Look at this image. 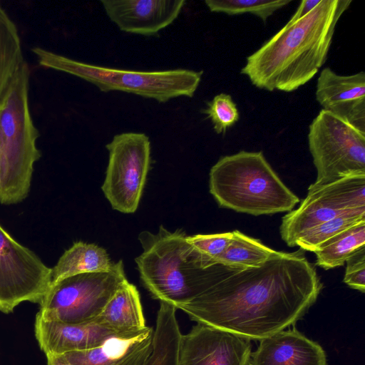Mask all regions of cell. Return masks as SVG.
I'll return each mask as SVG.
<instances>
[{
	"label": "cell",
	"mask_w": 365,
	"mask_h": 365,
	"mask_svg": "<svg viewBox=\"0 0 365 365\" xmlns=\"http://www.w3.org/2000/svg\"><path fill=\"white\" fill-rule=\"evenodd\" d=\"M304 252L275 251L250 268L209 262L202 269L200 294L180 309L197 323L250 340L269 336L299 319L322 289Z\"/></svg>",
	"instance_id": "cell-1"
},
{
	"label": "cell",
	"mask_w": 365,
	"mask_h": 365,
	"mask_svg": "<svg viewBox=\"0 0 365 365\" xmlns=\"http://www.w3.org/2000/svg\"><path fill=\"white\" fill-rule=\"evenodd\" d=\"M351 0H321L307 15L287 24L247 58L241 73L269 91L292 92L309 81L324 65L336 25Z\"/></svg>",
	"instance_id": "cell-2"
},
{
	"label": "cell",
	"mask_w": 365,
	"mask_h": 365,
	"mask_svg": "<svg viewBox=\"0 0 365 365\" xmlns=\"http://www.w3.org/2000/svg\"><path fill=\"white\" fill-rule=\"evenodd\" d=\"M209 188L220 207L255 216L289 212L300 201L261 151L220 158L210 169Z\"/></svg>",
	"instance_id": "cell-3"
},
{
	"label": "cell",
	"mask_w": 365,
	"mask_h": 365,
	"mask_svg": "<svg viewBox=\"0 0 365 365\" xmlns=\"http://www.w3.org/2000/svg\"><path fill=\"white\" fill-rule=\"evenodd\" d=\"M29 74L24 61L0 106V203L4 205L26 198L34 163L41 158L39 133L29 106Z\"/></svg>",
	"instance_id": "cell-4"
},
{
	"label": "cell",
	"mask_w": 365,
	"mask_h": 365,
	"mask_svg": "<svg viewBox=\"0 0 365 365\" xmlns=\"http://www.w3.org/2000/svg\"><path fill=\"white\" fill-rule=\"evenodd\" d=\"M185 231L170 232L163 225L156 234L143 231V252L135 259L140 280L153 298L177 309L199 293L203 259L187 242Z\"/></svg>",
	"instance_id": "cell-5"
},
{
	"label": "cell",
	"mask_w": 365,
	"mask_h": 365,
	"mask_svg": "<svg viewBox=\"0 0 365 365\" xmlns=\"http://www.w3.org/2000/svg\"><path fill=\"white\" fill-rule=\"evenodd\" d=\"M38 63L77 76L101 91H121L165 103L172 98L192 97L202 71L177 68L140 71L99 66L80 62L40 47L32 49Z\"/></svg>",
	"instance_id": "cell-6"
},
{
	"label": "cell",
	"mask_w": 365,
	"mask_h": 365,
	"mask_svg": "<svg viewBox=\"0 0 365 365\" xmlns=\"http://www.w3.org/2000/svg\"><path fill=\"white\" fill-rule=\"evenodd\" d=\"M125 280L121 259L108 272L61 279L50 284L37 314L46 320L68 324L93 321Z\"/></svg>",
	"instance_id": "cell-7"
},
{
	"label": "cell",
	"mask_w": 365,
	"mask_h": 365,
	"mask_svg": "<svg viewBox=\"0 0 365 365\" xmlns=\"http://www.w3.org/2000/svg\"><path fill=\"white\" fill-rule=\"evenodd\" d=\"M309 148L317 178L308 189L365 174V133L322 109L309 128Z\"/></svg>",
	"instance_id": "cell-8"
},
{
	"label": "cell",
	"mask_w": 365,
	"mask_h": 365,
	"mask_svg": "<svg viewBox=\"0 0 365 365\" xmlns=\"http://www.w3.org/2000/svg\"><path fill=\"white\" fill-rule=\"evenodd\" d=\"M108 164L101 190L112 208L131 214L139 205L150 165V141L143 133L115 135L106 145Z\"/></svg>",
	"instance_id": "cell-9"
},
{
	"label": "cell",
	"mask_w": 365,
	"mask_h": 365,
	"mask_svg": "<svg viewBox=\"0 0 365 365\" xmlns=\"http://www.w3.org/2000/svg\"><path fill=\"white\" fill-rule=\"evenodd\" d=\"M365 210V174L308 189L299 206L282 218L279 233L289 247L312 228L349 212Z\"/></svg>",
	"instance_id": "cell-10"
},
{
	"label": "cell",
	"mask_w": 365,
	"mask_h": 365,
	"mask_svg": "<svg viewBox=\"0 0 365 365\" xmlns=\"http://www.w3.org/2000/svg\"><path fill=\"white\" fill-rule=\"evenodd\" d=\"M51 284V268L0 225V311L23 302L40 303Z\"/></svg>",
	"instance_id": "cell-11"
},
{
	"label": "cell",
	"mask_w": 365,
	"mask_h": 365,
	"mask_svg": "<svg viewBox=\"0 0 365 365\" xmlns=\"http://www.w3.org/2000/svg\"><path fill=\"white\" fill-rule=\"evenodd\" d=\"M250 355V339L204 324L179 341L178 365H248Z\"/></svg>",
	"instance_id": "cell-12"
},
{
	"label": "cell",
	"mask_w": 365,
	"mask_h": 365,
	"mask_svg": "<svg viewBox=\"0 0 365 365\" xmlns=\"http://www.w3.org/2000/svg\"><path fill=\"white\" fill-rule=\"evenodd\" d=\"M316 98L323 110L365 133V73L336 74L323 69L317 80Z\"/></svg>",
	"instance_id": "cell-13"
},
{
	"label": "cell",
	"mask_w": 365,
	"mask_h": 365,
	"mask_svg": "<svg viewBox=\"0 0 365 365\" xmlns=\"http://www.w3.org/2000/svg\"><path fill=\"white\" fill-rule=\"evenodd\" d=\"M110 20L120 31L152 36L171 24L183 8L184 0H103Z\"/></svg>",
	"instance_id": "cell-14"
},
{
	"label": "cell",
	"mask_w": 365,
	"mask_h": 365,
	"mask_svg": "<svg viewBox=\"0 0 365 365\" xmlns=\"http://www.w3.org/2000/svg\"><path fill=\"white\" fill-rule=\"evenodd\" d=\"M140 333L120 332L104 326L96 319L79 324H68L46 320L36 314L35 322L36 337L45 354L88 350L99 346L113 337L133 336Z\"/></svg>",
	"instance_id": "cell-15"
},
{
	"label": "cell",
	"mask_w": 365,
	"mask_h": 365,
	"mask_svg": "<svg viewBox=\"0 0 365 365\" xmlns=\"http://www.w3.org/2000/svg\"><path fill=\"white\" fill-rule=\"evenodd\" d=\"M324 350L295 329L261 339L248 365H327Z\"/></svg>",
	"instance_id": "cell-16"
},
{
	"label": "cell",
	"mask_w": 365,
	"mask_h": 365,
	"mask_svg": "<svg viewBox=\"0 0 365 365\" xmlns=\"http://www.w3.org/2000/svg\"><path fill=\"white\" fill-rule=\"evenodd\" d=\"M154 330L133 336L113 337L99 346L64 354L73 365H144L153 351Z\"/></svg>",
	"instance_id": "cell-17"
},
{
	"label": "cell",
	"mask_w": 365,
	"mask_h": 365,
	"mask_svg": "<svg viewBox=\"0 0 365 365\" xmlns=\"http://www.w3.org/2000/svg\"><path fill=\"white\" fill-rule=\"evenodd\" d=\"M95 319L123 333L139 334L144 331L147 326L136 287L125 280Z\"/></svg>",
	"instance_id": "cell-18"
},
{
	"label": "cell",
	"mask_w": 365,
	"mask_h": 365,
	"mask_svg": "<svg viewBox=\"0 0 365 365\" xmlns=\"http://www.w3.org/2000/svg\"><path fill=\"white\" fill-rule=\"evenodd\" d=\"M114 266L104 248L93 243L76 242L51 268V284L78 274L108 272Z\"/></svg>",
	"instance_id": "cell-19"
},
{
	"label": "cell",
	"mask_w": 365,
	"mask_h": 365,
	"mask_svg": "<svg viewBox=\"0 0 365 365\" xmlns=\"http://www.w3.org/2000/svg\"><path fill=\"white\" fill-rule=\"evenodd\" d=\"M176 308L160 302L153 334V351L144 365H178L181 336L176 318Z\"/></svg>",
	"instance_id": "cell-20"
},
{
	"label": "cell",
	"mask_w": 365,
	"mask_h": 365,
	"mask_svg": "<svg viewBox=\"0 0 365 365\" xmlns=\"http://www.w3.org/2000/svg\"><path fill=\"white\" fill-rule=\"evenodd\" d=\"M24 61L17 29L0 6V106Z\"/></svg>",
	"instance_id": "cell-21"
},
{
	"label": "cell",
	"mask_w": 365,
	"mask_h": 365,
	"mask_svg": "<svg viewBox=\"0 0 365 365\" xmlns=\"http://www.w3.org/2000/svg\"><path fill=\"white\" fill-rule=\"evenodd\" d=\"M365 246V220L326 242L316 254V264L324 269L342 266L356 250Z\"/></svg>",
	"instance_id": "cell-22"
},
{
	"label": "cell",
	"mask_w": 365,
	"mask_h": 365,
	"mask_svg": "<svg viewBox=\"0 0 365 365\" xmlns=\"http://www.w3.org/2000/svg\"><path fill=\"white\" fill-rule=\"evenodd\" d=\"M275 251L260 240L234 230L225 250L215 262L233 267H256L267 261Z\"/></svg>",
	"instance_id": "cell-23"
},
{
	"label": "cell",
	"mask_w": 365,
	"mask_h": 365,
	"mask_svg": "<svg viewBox=\"0 0 365 365\" xmlns=\"http://www.w3.org/2000/svg\"><path fill=\"white\" fill-rule=\"evenodd\" d=\"M364 220L365 210L341 215L307 231L296 241L295 246L304 251L315 252L329 240Z\"/></svg>",
	"instance_id": "cell-24"
},
{
	"label": "cell",
	"mask_w": 365,
	"mask_h": 365,
	"mask_svg": "<svg viewBox=\"0 0 365 365\" xmlns=\"http://www.w3.org/2000/svg\"><path fill=\"white\" fill-rule=\"evenodd\" d=\"M205 4L212 12L229 15L252 14L264 22L277 10L290 3L289 0H206Z\"/></svg>",
	"instance_id": "cell-25"
},
{
	"label": "cell",
	"mask_w": 365,
	"mask_h": 365,
	"mask_svg": "<svg viewBox=\"0 0 365 365\" xmlns=\"http://www.w3.org/2000/svg\"><path fill=\"white\" fill-rule=\"evenodd\" d=\"M212 124L217 134H225L227 129L239 120V112L231 96L220 93L207 103V108L202 110Z\"/></svg>",
	"instance_id": "cell-26"
},
{
	"label": "cell",
	"mask_w": 365,
	"mask_h": 365,
	"mask_svg": "<svg viewBox=\"0 0 365 365\" xmlns=\"http://www.w3.org/2000/svg\"><path fill=\"white\" fill-rule=\"evenodd\" d=\"M232 237V232L209 235H187V242L204 259L215 262L224 252Z\"/></svg>",
	"instance_id": "cell-27"
},
{
	"label": "cell",
	"mask_w": 365,
	"mask_h": 365,
	"mask_svg": "<svg viewBox=\"0 0 365 365\" xmlns=\"http://www.w3.org/2000/svg\"><path fill=\"white\" fill-rule=\"evenodd\" d=\"M344 282L362 293L365 292V246L353 253L346 261Z\"/></svg>",
	"instance_id": "cell-28"
},
{
	"label": "cell",
	"mask_w": 365,
	"mask_h": 365,
	"mask_svg": "<svg viewBox=\"0 0 365 365\" xmlns=\"http://www.w3.org/2000/svg\"><path fill=\"white\" fill-rule=\"evenodd\" d=\"M321 0H303L287 24H292L307 15L319 3Z\"/></svg>",
	"instance_id": "cell-29"
},
{
	"label": "cell",
	"mask_w": 365,
	"mask_h": 365,
	"mask_svg": "<svg viewBox=\"0 0 365 365\" xmlns=\"http://www.w3.org/2000/svg\"><path fill=\"white\" fill-rule=\"evenodd\" d=\"M48 365H73L63 354H47Z\"/></svg>",
	"instance_id": "cell-30"
}]
</instances>
